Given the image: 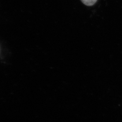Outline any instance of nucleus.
<instances>
[{"label":"nucleus","mask_w":122,"mask_h":122,"mask_svg":"<svg viewBox=\"0 0 122 122\" xmlns=\"http://www.w3.org/2000/svg\"><path fill=\"white\" fill-rule=\"evenodd\" d=\"M83 4L87 6H92L95 4L97 0H81Z\"/></svg>","instance_id":"f257e3e1"}]
</instances>
